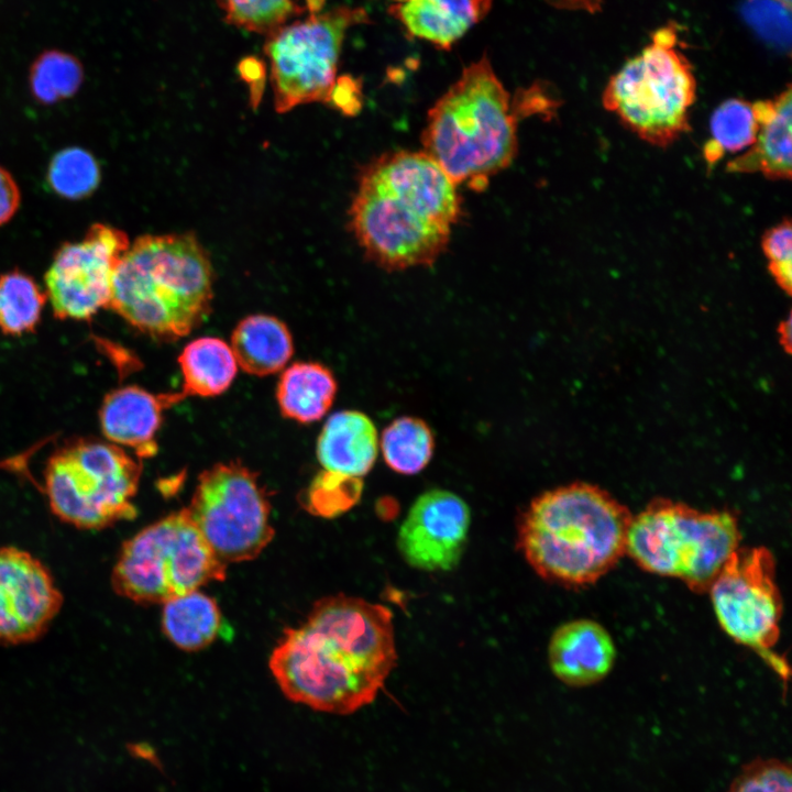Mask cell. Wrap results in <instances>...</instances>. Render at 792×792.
I'll return each mask as SVG.
<instances>
[{
    "label": "cell",
    "instance_id": "21",
    "mask_svg": "<svg viewBox=\"0 0 792 792\" xmlns=\"http://www.w3.org/2000/svg\"><path fill=\"white\" fill-rule=\"evenodd\" d=\"M230 348L244 372L266 376L285 367L293 355L294 342L282 320L258 314L248 316L237 324Z\"/></svg>",
    "mask_w": 792,
    "mask_h": 792
},
{
    "label": "cell",
    "instance_id": "23",
    "mask_svg": "<svg viewBox=\"0 0 792 792\" xmlns=\"http://www.w3.org/2000/svg\"><path fill=\"white\" fill-rule=\"evenodd\" d=\"M178 363L183 388L173 393L176 403L187 396L212 397L222 394L230 387L238 371L230 345L215 337H202L189 342L183 349Z\"/></svg>",
    "mask_w": 792,
    "mask_h": 792
},
{
    "label": "cell",
    "instance_id": "5",
    "mask_svg": "<svg viewBox=\"0 0 792 792\" xmlns=\"http://www.w3.org/2000/svg\"><path fill=\"white\" fill-rule=\"evenodd\" d=\"M510 94L483 55L430 108L422 151L457 185L483 190L518 151Z\"/></svg>",
    "mask_w": 792,
    "mask_h": 792
},
{
    "label": "cell",
    "instance_id": "33",
    "mask_svg": "<svg viewBox=\"0 0 792 792\" xmlns=\"http://www.w3.org/2000/svg\"><path fill=\"white\" fill-rule=\"evenodd\" d=\"M728 792H792V773L779 759H755L732 782Z\"/></svg>",
    "mask_w": 792,
    "mask_h": 792
},
{
    "label": "cell",
    "instance_id": "22",
    "mask_svg": "<svg viewBox=\"0 0 792 792\" xmlns=\"http://www.w3.org/2000/svg\"><path fill=\"white\" fill-rule=\"evenodd\" d=\"M337 389L334 375L327 366L318 362H296L280 375L276 399L284 417L311 424L331 408Z\"/></svg>",
    "mask_w": 792,
    "mask_h": 792
},
{
    "label": "cell",
    "instance_id": "3",
    "mask_svg": "<svg viewBox=\"0 0 792 792\" xmlns=\"http://www.w3.org/2000/svg\"><path fill=\"white\" fill-rule=\"evenodd\" d=\"M632 516L608 493L584 483L547 491L534 498L517 525V546L543 580L591 585L626 553Z\"/></svg>",
    "mask_w": 792,
    "mask_h": 792
},
{
    "label": "cell",
    "instance_id": "34",
    "mask_svg": "<svg viewBox=\"0 0 792 792\" xmlns=\"http://www.w3.org/2000/svg\"><path fill=\"white\" fill-rule=\"evenodd\" d=\"M761 249L768 260V268L779 286L787 293L792 283V228L784 219L768 229L761 239Z\"/></svg>",
    "mask_w": 792,
    "mask_h": 792
},
{
    "label": "cell",
    "instance_id": "32",
    "mask_svg": "<svg viewBox=\"0 0 792 792\" xmlns=\"http://www.w3.org/2000/svg\"><path fill=\"white\" fill-rule=\"evenodd\" d=\"M791 9L777 0H745L741 13L747 23L770 44L789 48Z\"/></svg>",
    "mask_w": 792,
    "mask_h": 792
},
{
    "label": "cell",
    "instance_id": "12",
    "mask_svg": "<svg viewBox=\"0 0 792 792\" xmlns=\"http://www.w3.org/2000/svg\"><path fill=\"white\" fill-rule=\"evenodd\" d=\"M707 592L723 630L758 652L787 679L789 668L772 650L780 637L782 600L771 551L765 547L739 546Z\"/></svg>",
    "mask_w": 792,
    "mask_h": 792
},
{
    "label": "cell",
    "instance_id": "30",
    "mask_svg": "<svg viewBox=\"0 0 792 792\" xmlns=\"http://www.w3.org/2000/svg\"><path fill=\"white\" fill-rule=\"evenodd\" d=\"M228 24L268 36L307 7L297 0H216Z\"/></svg>",
    "mask_w": 792,
    "mask_h": 792
},
{
    "label": "cell",
    "instance_id": "17",
    "mask_svg": "<svg viewBox=\"0 0 792 792\" xmlns=\"http://www.w3.org/2000/svg\"><path fill=\"white\" fill-rule=\"evenodd\" d=\"M758 119L755 142L746 152L726 164L730 174L759 173L772 180L792 176V94L789 85L771 99L754 102Z\"/></svg>",
    "mask_w": 792,
    "mask_h": 792
},
{
    "label": "cell",
    "instance_id": "20",
    "mask_svg": "<svg viewBox=\"0 0 792 792\" xmlns=\"http://www.w3.org/2000/svg\"><path fill=\"white\" fill-rule=\"evenodd\" d=\"M377 451L378 438L373 421L356 410H341L330 416L317 441V458L323 470L348 476L367 474Z\"/></svg>",
    "mask_w": 792,
    "mask_h": 792
},
{
    "label": "cell",
    "instance_id": "14",
    "mask_svg": "<svg viewBox=\"0 0 792 792\" xmlns=\"http://www.w3.org/2000/svg\"><path fill=\"white\" fill-rule=\"evenodd\" d=\"M62 605L61 590L38 558L13 546H0V644L37 640Z\"/></svg>",
    "mask_w": 792,
    "mask_h": 792
},
{
    "label": "cell",
    "instance_id": "13",
    "mask_svg": "<svg viewBox=\"0 0 792 792\" xmlns=\"http://www.w3.org/2000/svg\"><path fill=\"white\" fill-rule=\"evenodd\" d=\"M129 246L127 234L106 223H95L81 240L64 243L45 273L54 315L81 321L109 308L114 272Z\"/></svg>",
    "mask_w": 792,
    "mask_h": 792
},
{
    "label": "cell",
    "instance_id": "9",
    "mask_svg": "<svg viewBox=\"0 0 792 792\" xmlns=\"http://www.w3.org/2000/svg\"><path fill=\"white\" fill-rule=\"evenodd\" d=\"M224 579L226 564L184 508L122 543L111 584L117 594L138 604H164Z\"/></svg>",
    "mask_w": 792,
    "mask_h": 792
},
{
    "label": "cell",
    "instance_id": "7",
    "mask_svg": "<svg viewBox=\"0 0 792 792\" xmlns=\"http://www.w3.org/2000/svg\"><path fill=\"white\" fill-rule=\"evenodd\" d=\"M675 26H663L650 45L608 80L602 102L649 144L666 147L690 130L696 80L688 58L675 48Z\"/></svg>",
    "mask_w": 792,
    "mask_h": 792
},
{
    "label": "cell",
    "instance_id": "4",
    "mask_svg": "<svg viewBox=\"0 0 792 792\" xmlns=\"http://www.w3.org/2000/svg\"><path fill=\"white\" fill-rule=\"evenodd\" d=\"M212 286L210 260L194 234H147L120 260L109 308L139 331L173 341L208 316Z\"/></svg>",
    "mask_w": 792,
    "mask_h": 792
},
{
    "label": "cell",
    "instance_id": "16",
    "mask_svg": "<svg viewBox=\"0 0 792 792\" xmlns=\"http://www.w3.org/2000/svg\"><path fill=\"white\" fill-rule=\"evenodd\" d=\"M616 648L609 632L597 622L579 618L559 626L548 645L549 667L570 686H587L603 680L615 662Z\"/></svg>",
    "mask_w": 792,
    "mask_h": 792
},
{
    "label": "cell",
    "instance_id": "6",
    "mask_svg": "<svg viewBox=\"0 0 792 792\" xmlns=\"http://www.w3.org/2000/svg\"><path fill=\"white\" fill-rule=\"evenodd\" d=\"M739 541L733 514L658 501L631 518L626 553L642 570L679 579L693 592L704 593Z\"/></svg>",
    "mask_w": 792,
    "mask_h": 792
},
{
    "label": "cell",
    "instance_id": "2",
    "mask_svg": "<svg viewBox=\"0 0 792 792\" xmlns=\"http://www.w3.org/2000/svg\"><path fill=\"white\" fill-rule=\"evenodd\" d=\"M462 212L458 186L424 151H392L361 168L349 226L365 256L386 271L430 266Z\"/></svg>",
    "mask_w": 792,
    "mask_h": 792
},
{
    "label": "cell",
    "instance_id": "29",
    "mask_svg": "<svg viewBox=\"0 0 792 792\" xmlns=\"http://www.w3.org/2000/svg\"><path fill=\"white\" fill-rule=\"evenodd\" d=\"M100 177V167L95 156L81 147L58 151L52 157L46 173L51 189L69 200H79L95 193Z\"/></svg>",
    "mask_w": 792,
    "mask_h": 792
},
{
    "label": "cell",
    "instance_id": "1",
    "mask_svg": "<svg viewBox=\"0 0 792 792\" xmlns=\"http://www.w3.org/2000/svg\"><path fill=\"white\" fill-rule=\"evenodd\" d=\"M396 662L392 610L337 594L317 601L304 623L284 630L268 664L290 701L350 714L374 701Z\"/></svg>",
    "mask_w": 792,
    "mask_h": 792
},
{
    "label": "cell",
    "instance_id": "36",
    "mask_svg": "<svg viewBox=\"0 0 792 792\" xmlns=\"http://www.w3.org/2000/svg\"><path fill=\"white\" fill-rule=\"evenodd\" d=\"M21 194L12 175L0 166V226L7 223L18 211Z\"/></svg>",
    "mask_w": 792,
    "mask_h": 792
},
{
    "label": "cell",
    "instance_id": "25",
    "mask_svg": "<svg viewBox=\"0 0 792 792\" xmlns=\"http://www.w3.org/2000/svg\"><path fill=\"white\" fill-rule=\"evenodd\" d=\"M758 128L752 102L740 98L722 102L711 116V136L703 148L707 167H714L727 153L750 147L756 140Z\"/></svg>",
    "mask_w": 792,
    "mask_h": 792
},
{
    "label": "cell",
    "instance_id": "19",
    "mask_svg": "<svg viewBox=\"0 0 792 792\" xmlns=\"http://www.w3.org/2000/svg\"><path fill=\"white\" fill-rule=\"evenodd\" d=\"M492 0H391L389 13L414 36L449 50L488 12Z\"/></svg>",
    "mask_w": 792,
    "mask_h": 792
},
{
    "label": "cell",
    "instance_id": "35",
    "mask_svg": "<svg viewBox=\"0 0 792 792\" xmlns=\"http://www.w3.org/2000/svg\"><path fill=\"white\" fill-rule=\"evenodd\" d=\"M327 103H331L344 114H354L361 108L359 84L351 77L337 78Z\"/></svg>",
    "mask_w": 792,
    "mask_h": 792
},
{
    "label": "cell",
    "instance_id": "28",
    "mask_svg": "<svg viewBox=\"0 0 792 792\" xmlns=\"http://www.w3.org/2000/svg\"><path fill=\"white\" fill-rule=\"evenodd\" d=\"M82 80L80 62L72 54L57 50L42 53L32 64L29 76L33 97L44 105L73 97Z\"/></svg>",
    "mask_w": 792,
    "mask_h": 792
},
{
    "label": "cell",
    "instance_id": "39",
    "mask_svg": "<svg viewBox=\"0 0 792 792\" xmlns=\"http://www.w3.org/2000/svg\"><path fill=\"white\" fill-rule=\"evenodd\" d=\"M777 1H779L780 3H782L783 6H785L789 9H791V7H792V0H777Z\"/></svg>",
    "mask_w": 792,
    "mask_h": 792
},
{
    "label": "cell",
    "instance_id": "31",
    "mask_svg": "<svg viewBox=\"0 0 792 792\" xmlns=\"http://www.w3.org/2000/svg\"><path fill=\"white\" fill-rule=\"evenodd\" d=\"M362 491L361 477L322 470L311 481L302 502L310 513L332 518L351 509Z\"/></svg>",
    "mask_w": 792,
    "mask_h": 792
},
{
    "label": "cell",
    "instance_id": "15",
    "mask_svg": "<svg viewBox=\"0 0 792 792\" xmlns=\"http://www.w3.org/2000/svg\"><path fill=\"white\" fill-rule=\"evenodd\" d=\"M471 510L453 492H425L410 506L397 534V549L407 564L426 572L451 571L463 556Z\"/></svg>",
    "mask_w": 792,
    "mask_h": 792
},
{
    "label": "cell",
    "instance_id": "24",
    "mask_svg": "<svg viewBox=\"0 0 792 792\" xmlns=\"http://www.w3.org/2000/svg\"><path fill=\"white\" fill-rule=\"evenodd\" d=\"M221 627L217 602L197 591L163 604L162 629L179 649L197 651L210 645Z\"/></svg>",
    "mask_w": 792,
    "mask_h": 792
},
{
    "label": "cell",
    "instance_id": "27",
    "mask_svg": "<svg viewBox=\"0 0 792 792\" xmlns=\"http://www.w3.org/2000/svg\"><path fill=\"white\" fill-rule=\"evenodd\" d=\"M47 297L28 274L13 270L0 275V330L9 336L33 332Z\"/></svg>",
    "mask_w": 792,
    "mask_h": 792
},
{
    "label": "cell",
    "instance_id": "10",
    "mask_svg": "<svg viewBox=\"0 0 792 792\" xmlns=\"http://www.w3.org/2000/svg\"><path fill=\"white\" fill-rule=\"evenodd\" d=\"M362 23H369L363 8L341 6L309 12L307 18L288 22L266 36L264 51L278 112L328 101L345 34Z\"/></svg>",
    "mask_w": 792,
    "mask_h": 792
},
{
    "label": "cell",
    "instance_id": "26",
    "mask_svg": "<svg viewBox=\"0 0 792 792\" xmlns=\"http://www.w3.org/2000/svg\"><path fill=\"white\" fill-rule=\"evenodd\" d=\"M381 450L389 469L414 475L421 472L433 455V432L420 418L399 417L383 430Z\"/></svg>",
    "mask_w": 792,
    "mask_h": 792
},
{
    "label": "cell",
    "instance_id": "37",
    "mask_svg": "<svg viewBox=\"0 0 792 792\" xmlns=\"http://www.w3.org/2000/svg\"><path fill=\"white\" fill-rule=\"evenodd\" d=\"M241 78L249 85L251 102L256 106L263 94L265 66L256 57H246L239 64Z\"/></svg>",
    "mask_w": 792,
    "mask_h": 792
},
{
    "label": "cell",
    "instance_id": "8",
    "mask_svg": "<svg viewBox=\"0 0 792 792\" xmlns=\"http://www.w3.org/2000/svg\"><path fill=\"white\" fill-rule=\"evenodd\" d=\"M141 469L109 441L70 439L46 462L44 493L61 520L79 529H103L135 516Z\"/></svg>",
    "mask_w": 792,
    "mask_h": 792
},
{
    "label": "cell",
    "instance_id": "11",
    "mask_svg": "<svg viewBox=\"0 0 792 792\" xmlns=\"http://www.w3.org/2000/svg\"><path fill=\"white\" fill-rule=\"evenodd\" d=\"M186 508L224 564L255 559L274 537L268 494L258 475L239 461L205 470Z\"/></svg>",
    "mask_w": 792,
    "mask_h": 792
},
{
    "label": "cell",
    "instance_id": "38",
    "mask_svg": "<svg viewBox=\"0 0 792 792\" xmlns=\"http://www.w3.org/2000/svg\"><path fill=\"white\" fill-rule=\"evenodd\" d=\"M552 2L565 8L584 9L594 12L600 10L602 0H552Z\"/></svg>",
    "mask_w": 792,
    "mask_h": 792
},
{
    "label": "cell",
    "instance_id": "18",
    "mask_svg": "<svg viewBox=\"0 0 792 792\" xmlns=\"http://www.w3.org/2000/svg\"><path fill=\"white\" fill-rule=\"evenodd\" d=\"M170 405L167 394L154 395L134 385L119 387L101 403L100 428L109 442L132 448L139 458L150 457L156 451L163 410Z\"/></svg>",
    "mask_w": 792,
    "mask_h": 792
}]
</instances>
